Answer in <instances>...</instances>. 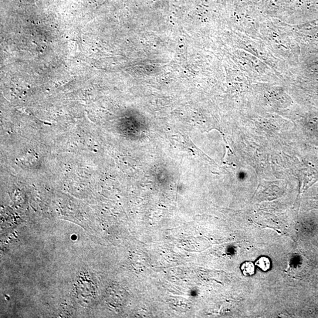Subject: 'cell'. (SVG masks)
<instances>
[{
    "instance_id": "7a4b0ae2",
    "label": "cell",
    "mask_w": 318,
    "mask_h": 318,
    "mask_svg": "<svg viewBox=\"0 0 318 318\" xmlns=\"http://www.w3.org/2000/svg\"><path fill=\"white\" fill-rule=\"evenodd\" d=\"M241 269L243 275L246 276L254 275L255 272V264L251 262H245L243 263Z\"/></svg>"
},
{
    "instance_id": "6da1fadb",
    "label": "cell",
    "mask_w": 318,
    "mask_h": 318,
    "mask_svg": "<svg viewBox=\"0 0 318 318\" xmlns=\"http://www.w3.org/2000/svg\"><path fill=\"white\" fill-rule=\"evenodd\" d=\"M255 265L263 272H267L270 269L271 263L268 258L266 256L260 257L255 262Z\"/></svg>"
}]
</instances>
